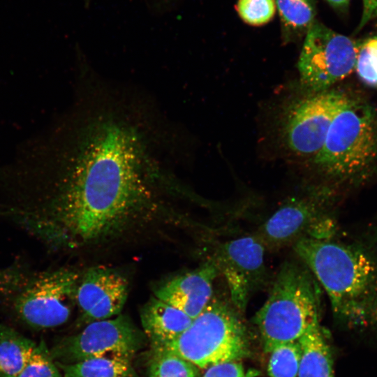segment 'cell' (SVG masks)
<instances>
[{
  "label": "cell",
  "instance_id": "1",
  "mask_svg": "<svg viewBox=\"0 0 377 377\" xmlns=\"http://www.w3.org/2000/svg\"><path fill=\"white\" fill-rule=\"evenodd\" d=\"M77 104L0 170V216L52 251L101 246L158 211L162 174L135 113Z\"/></svg>",
  "mask_w": 377,
  "mask_h": 377
},
{
  "label": "cell",
  "instance_id": "2",
  "mask_svg": "<svg viewBox=\"0 0 377 377\" xmlns=\"http://www.w3.org/2000/svg\"><path fill=\"white\" fill-rule=\"evenodd\" d=\"M293 249L324 288L335 318L348 328L369 329L377 300L376 256L331 239H302Z\"/></svg>",
  "mask_w": 377,
  "mask_h": 377
},
{
  "label": "cell",
  "instance_id": "3",
  "mask_svg": "<svg viewBox=\"0 0 377 377\" xmlns=\"http://www.w3.org/2000/svg\"><path fill=\"white\" fill-rule=\"evenodd\" d=\"M313 164L339 184L358 185L369 179L377 171V108L348 94Z\"/></svg>",
  "mask_w": 377,
  "mask_h": 377
},
{
  "label": "cell",
  "instance_id": "4",
  "mask_svg": "<svg viewBox=\"0 0 377 377\" xmlns=\"http://www.w3.org/2000/svg\"><path fill=\"white\" fill-rule=\"evenodd\" d=\"M80 276L66 267L38 270L16 262L0 267V300L34 329L57 327L70 317Z\"/></svg>",
  "mask_w": 377,
  "mask_h": 377
},
{
  "label": "cell",
  "instance_id": "5",
  "mask_svg": "<svg viewBox=\"0 0 377 377\" xmlns=\"http://www.w3.org/2000/svg\"><path fill=\"white\" fill-rule=\"evenodd\" d=\"M320 304L319 286L308 267L302 262H284L254 317L264 350L298 341L319 318Z\"/></svg>",
  "mask_w": 377,
  "mask_h": 377
},
{
  "label": "cell",
  "instance_id": "6",
  "mask_svg": "<svg viewBox=\"0 0 377 377\" xmlns=\"http://www.w3.org/2000/svg\"><path fill=\"white\" fill-rule=\"evenodd\" d=\"M234 308L213 295L180 336L154 350L175 354L200 369L240 360L249 355V343L245 327Z\"/></svg>",
  "mask_w": 377,
  "mask_h": 377
},
{
  "label": "cell",
  "instance_id": "7",
  "mask_svg": "<svg viewBox=\"0 0 377 377\" xmlns=\"http://www.w3.org/2000/svg\"><path fill=\"white\" fill-rule=\"evenodd\" d=\"M357 49L350 38L313 22L297 63L301 84L307 92L329 90L355 69Z\"/></svg>",
  "mask_w": 377,
  "mask_h": 377
},
{
  "label": "cell",
  "instance_id": "8",
  "mask_svg": "<svg viewBox=\"0 0 377 377\" xmlns=\"http://www.w3.org/2000/svg\"><path fill=\"white\" fill-rule=\"evenodd\" d=\"M330 192L322 188L286 200L260 227L265 247L279 248L305 239H331L335 222L328 214Z\"/></svg>",
  "mask_w": 377,
  "mask_h": 377
},
{
  "label": "cell",
  "instance_id": "9",
  "mask_svg": "<svg viewBox=\"0 0 377 377\" xmlns=\"http://www.w3.org/2000/svg\"><path fill=\"white\" fill-rule=\"evenodd\" d=\"M348 94L335 89L307 92L291 101L281 118L280 133L286 148L295 155L313 157Z\"/></svg>",
  "mask_w": 377,
  "mask_h": 377
},
{
  "label": "cell",
  "instance_id": "10",
  "mask_svg": "<svg viewBox=\"0 0 377 377\" xmlns=\"http://www.w3.org/2000/svg\"><path fill=\"white\" fill-rule=\"evenodd\" d=\"M141 337L126 316L88 323L79 334L55 344L49 351L51 358L61 364H72L100 357L130 359L140 348Z\"/></svg>",
  "mask_w": 377,
  "mask_h": 377
},
{
  "label": "cell",
  "instance_id": "11",
  "mask_svg": "<svg viewBox=\"0 0 377 377\" xmlns=\"http://www.w3.org/2000/svg\"><path fill=\"white\" fill-rule=\"evenodd\" d=\"M264 245L256 235H246L219 244L211 256L229 291L230 300L244 311L251 294L267 279Z\"/></svg>",
  "mask_w": 377,
  "mask_h": 377
},
{
  "label": "cell",
  "instance_id": "12",
  "mask_svg": "<svg viewBox=\"0 0 377 377\" xmlns=\"http://www.w3.org/2000/svg\"><path fill=\"white\" fill-rule=\"evenodd\" d=\"M128 281L119 272L93 267L80 276L75 302L85 323L118 316L128 297Z\"/></svg>",
  "mask_w": 377,
  "mask_h": 377
},
{
  "label": "cell",
  "instance_id": "13",
  "mask_svg": "<svg viewBox=\"0 0 377 377\" xmlns=\"http://www.w3.org/2000/svg\"><path fill=\"white\" fill-rule=\"evenodd\" d=\"M219 275L214 262L209 258L198 268L162 283L154 290V297L193 320L212 298L213 284Z\"/></svg>",
  "mask_w": 377,
  "mask_h": 377
},
{
  "label": "cell",
  "instance_id": "14",
  "mask_svg": "<svg viewBox=\"0 0 377 377\" xmlns=\"http://www.w3.org/2000/svg\"><path fill=\"white\" fill-rule=\"evenodd\" d=\"M144 332L153 348L168 343L180 336L193 319L179 309L151 297L140 311Z\"/></svg>",
  "mask_w": 377,
  "mask_h": 377
},
{
  "label": "cell",
  "instance_id": "15",
  "mask_svg": "<svg viewBox=\"0 0 377 377\" xmlns=\"http://www.w3.org/2000/svg\"><path fill=\"white\" fill-rule=\"evenodd\" d=\"M298 341L302 352L297 377H334L332 349L319 318Z\"/></svg>",
  "mask_w": 377,
  "mask_h": 377
},
{
  "label": "cell",
  "instance_id": "16",
  "mask_svg": "<svg viewBox=\"0 0 377 377\" xmlns=\"http://www.w3.org/2000/svg\"><path fill=\"white\" fill-rule=\"evenodd\" d=\"M39 345L0 323V377H17Z\"/></svg>",
  "mask_w": 377,
  "mask_h": 377
},
{
  "label": "cell",
  "instance_id": "17",
  "mask_svg": "<svg viewBox=\"0 0 377 377\" xmlns=\"http://www.w3.org/2000/svg\"><path fill=\"white\" fill-rule=\"evenodd\" d=\"M55 364L63 377H134L131 360L125 357H100L72 364Z\"/></svg>",
  "mask_w": 377,
  "mask_h": 377
},
{
  "label": "cell",
  "instance_id": "18",
  "mask_svg": "<svg viewBox=\"0 0 377 377\" xmlns=\"http://www.w3.org/2000/svg\"><path fill=\"white\" fill-rule=\"evenodd\" d=\"M299 341L280 344L269 353L267 372L269 377H297L300 360Z\"/></svg>",
  "mask_w": 377,
  "mask_h": 377
},
{
  "label": "cell",
  "instance_id": "19",
  "mask_svg": "<svg viewBox=\"0 0 377 377\" xmlns=\"http://www.w3.org/2000/svg\"><path fill=\"white\" fill-rule=\"evenodd\" d=\"M149 377H200V369L191 362L170 353L154 351Z\"/></svg>",
  "mask_w": 377,
  "mask_h": 377
},
{
  "label": "cell",
  "instance_id": "20",
  "mask_svg": "<svg viewBox=\"0 0 377 377\" xmlns=\"http://www.w3.org/2000/svg\"><path fill=\"white\" fill-rule=\"evenodd\" d=\"M284 24L293 30L308 29L314 22L313 0H274Z\"/></svg>",
  "mask_w": 377,
  "mask_h": 377
},
{
  "label": "cell",
  "instance_id": "21",
  "mask_svg": "<svg viewBox=\"0 0 377 377\" xmlns=\"http://www.w3.org/2000/svg\"><path fill=\"white\" fill-rule=\"evenodd\" d=\"M354 70L364 84L377 87V36L358 44Z\"/></svg>",
  "mask_w": 377,
  "mask_h": 377
},
{
  "label": "cell",
  "instance_id": "22",
  "mask_svg": "<svg viewBox=\"0 0 377 377\" xmlns=\"http://www.w3.org/2000/svg\"><path fill=\"white\" fill-rule=\"evenodd\" d=\"M274 0H239L237 9L240 17L251 25H263L274 15Z\"/></svg>",
  "mask_w": 377,
  "mask_h": 377
},
{
  "label": "cell",
  "instance_id": "23",
  "mask_svg": "<svg viewBox=\"0 0 377 377\" xmlns=\"http://www.w3.org/2000/svg\"><path fill=\"white\" fill-rule=\"evenodd\" d=\"M17 377H63L44 343L39 344L38 350Z\"/></svg>",
  "mask_w": 377,
  "mask_h": 377
},
{
  "label": "cell",
  "instance_id": "24",
  "mask_svg": "<svg viewBox=\"0 0 377 377\" xmlns=\"http://www.w3.org/2000/svg\"><path fill=\"white\" fill-rule=\"evenodd\" d=\"M206 369L201 377H246L242 364L237 361L214 364Z\"/></svg>",
  "mask_w": 377,
  "mask_h": 377
},
{
  "label": "cell",
  "instance_id": "25",
  "mask_svg": "<svg viewBox=\"0 0 377 377\" xmlns=\"http://www.w3.org/2000/svg\"><path fill=\"white\" fill-rule=\"evenodd\" d=\"M363 10L357 30H360L371 20L377 17V0H362Z\"/></svg>",
  "mask_w": 377,
  "mask_h": 377
},
{
  "label": "cell",
  "instance_id": "26",
  "mask_svg": "<svg viewBox=\"0 0 377 377\" xmlns=\"http://www.w3.org/2000/svg\"><path fill=\"white\" fill-rule=\"evenodd\" d=\"M332 6L334 7H343L348 3L350 0H327Z\"/></svg>",
  "mask_w": 377,
  "mask_h": 377
}]
</instances>
